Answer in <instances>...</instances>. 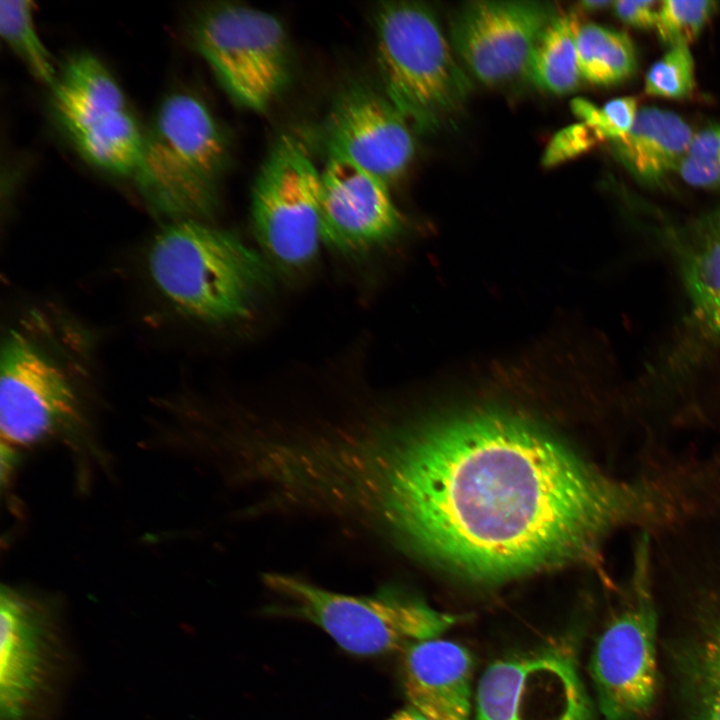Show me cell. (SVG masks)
Instances as JSON below:
<instances>
[{"instance_id": "cell-25", "label": "cell", "mask_w": 720, "mask_h": 720, "mask_svg": "<svg viewBox=\"0 0 720 720\" xmlns=\"http://www.w3.org/2000/svg\"><path fill=\"white\" fill-rule=\"evenodd\" d=\"M677 170L690 185L720 187V126L706 128L693 136Z\"/></svg>"}, {"instance_id": "cell-2", "label": "cell", "mask_w": 720, "mask_h": 720, "mask_svg": "<svg viewBox=\"0 0 720 720\" xmlns=\"http://www.w3.org/2000/svg\"><path fill=\"white\" fill-rule=\"evenodd\" d=\"M659 645L682 720H720V511L656 536Z\"/></svg>"}, {"instance_id": "cell-28", "label": "cell", "mask_w": 720, "mask_h": 720, "mask_svg": "<svg viewBox=\"0 0 720 720\" xmlns=\"http://www.w3.org/2000/svg\"><path fill=\"white\" fill-rule=\"evenodd\" d=\"M658 2L653 0H621L613 3L616 15L625 23L642 29L656 26Z\"/></svg>"}, {"instance_id": "cell-29", "label": "cell", "mask_w": 720, "mask_h": 720, "mask_svg": "<svg viewBox=\"0 0 720 720\" xmlns=\"http://www.w3.org/2000/svg\"><path fill=\"white\" fill-rule=\"evenodd\" d=\"M691 317L703 333L720 338V299L708 308L692 313Z\"/></svg>"}, {"instance_id": "cell-16", "label": "cell", "mask_w": 720, "mask_h": 720, "mask_svg": "<svg viewBox=\"0 0 720 720\" xmlns=\"http://www.w3.org/2000/svg\"><path fill=\"white\" fill-rule=\"evenodd\" d=\"M401 225L388 184L341 157L328 155L321 170L323 241L344 251H359L392 238Z\"/></svg>"}, {"instance_id": "cell-17", "label": "cell", "mask_w": 720, "mask_h": 720, "mask_svg": "<svg viewBox=\"0 0 720 720\" xmlns=\"http://www.w3.org/2000/svg\"><path fill=\"white\" fill-rule=\"evenodd\" d=\"M472 669L471 654L458 643H415L402 660L405 696L428 720H472Z\"/></svg>"}, {"instance_id": "cell-11", "label": "cell", "mask_w": 720, "mask_h": 720, "mask_svg": "<svg viewBox=\"0 0 720 720\" xmlns=\"http://www.w3.org/2000/svg\"><path fill=\"white\" fill-rule=\"evenodd\" d=\"M1 720H42L55 700L67 656L55 609L28 592H0Z\"/></svg>"}, {"instance_id": "cell-13", "label": "cell", "mask_w": 720, "mask_h": 720, "mask_svg": "<svg viewBox=\"0 0 720 720\" xmlns=\"http://www.w3.org/2000/svg\"><path fill=\"white\" fill-rule=\"evenodd\" d=\"M78 399L62 369L19 331L4 339L0 356L1 444L16 451L64 433Z\"/></svg>"}, {"instance_id": "cell-1", "label": "cell", "mask_w": 720, "mask_h": 720, "mask_svg": "<svg viewBox=\"0 0 720 720\" xmlns=\"http://www.w3.org/2000/svg\"><path fill=\"white\" fill-rule=\"evenodd\" d=\"M347 501L410 546L496 581L594 561L615 531L657 532L678 493L663 469L618 478L513 415L465 414L353 444Z\"/></svg>"}, {"instance_id": "cell-30", "label": "cell", "mask_w": 720, "mask_h": 720, "mask_svg": "<svg viewBox=\"0 0 720 720\" xmlns=\"http://www.w3.org/2000/svg\"><path fill=\"white\" fill-rule=\"evenodd\" d=\"M388 720H428L422 713L412 706L406 707L395 713Z\"/></svg>"}, {"instance_id": "cell-24", "label": "cell", "mask_w": 720, "mask_h": 720, "mask_svg": "<svg viewBox=\"0 0 720 720\" xmlns=\"http://www.w3.org/2000/svg\"><path fill=\"white\" fill-rule=\"evenodd\" d=\"M716 8V2H660L656 28L661 40L670 46L688 45L695 40Z\"/></svg>"}, {"instance_id": "cell-31", "label": "cell", "mask_w": 720, "mask_h": 720, "mask_svg": "<svg viewBox=\"0 0 720 720\" xmlns=\"http://www.w3.org/2000/svg\"><path fill=\"white\" fill-rule=\"evenodd\" d=\"M707 239L715 240L720 239V209L712 217V222L709 223Z\"/></svg>"}, {"instance_id": "cell-6", "label": "cell", "mask_w": 720, "mask_h": 720, "mask_svg": "<svg viewBox=\"0 0 720 720\" xmlns=\"http://www.w3.org/2000/svg\"><path fill=\"white\" fill-rule=\"evenodd\" d=\"M621 604L599 636L591 675L606 720H643L659 690V608L652 535L636 531Z\"/></svg>"}, {"instance_id": "cell-20", "label": "cell", "mask_w": 720, "mask_h": 720, "mask_svg": "<svg viewBox=\"0 0 720 720\" xmlns=\"http://www.w3.org/2000/svg\"><path fill=\"white\" fill-rule=\"evenodd\" d=\"M576 48L581 77L593 84H616L635 70V50L625 33L583 24L577 31Z\"/></svg>"}, {"instance_id": "cell-10", "label": "cell", "mask_w": 720, "mask_h": 720, "mask_svg": "<svg viewBox=\"0 0 720 720\" xmlns=\"http://www.w3.org/2000/svg\"><path fill=\"white\" fill-rule=\"evenodd\" d=\"M255 233L267 254L286 268L317 255L322 238L321 170L304 142L282 134L256 177L251 199Z\"/></svg>"}, {"instance_id": "cell-22", "label": "cell", "mask_w": 720, "mask_h": 720, "mask_svg": "<svg viewBox=\"0 0 720 720\" xmlns=\"http://www.w3.org/2000/svg\"><path fill=\"white\" fill-rule=\"evenodd\" d=\"M679 266L691 313L702 311L720 299V239L687 249Z\"/></svg>"}, {"instance_id": "cell-19", "label": "cell", "mask_w": 720, "mask_h": 720, "mask_svg": "<svg viewBox=\"0 0 720 720\" xmlns=\"http://www.w3.org/2000/svg\"><path fill=\"white\" fill-rule=\"evenodd\" d=\"M574 15H557L547 26L530 56L525 74L539 88L554 94L574 91L581 80Z\"/></svg>"}, {"instance_id": "cell-27", "label": "cell", "mask_w": 720, "mask_h": 720, "mask_svg": "<svg viewBox=\"0 0 720 720\" xmlns=\"http://www.w3.org/2000/svg\"><path fill=\"white\" fill-rule=\"evenodd\" d=\"M600 138L586 124L579 123L560 130L550 141L542 162L555 166L589 150Z\"/></svg>"}, {"instance_id": "cell-15", "label": "cell", "mask_w": 720, "mask_h": 720, "mask_svg": "<svg viewBox=\"0 0 720 720\" xmlns=\"http://www.w3.org/2000/svg\"><path fill=\"white\" fill-rule=\"evenodd\" d=\"M411 128L384 92L355 84L335 99L323 134L328 155L341 157L390 184L413 159Z\"/></svg>"}, {"instance_id": "cell-12", "label": "cell", "mask_w": 720, "mask_h": 720, "mask_svg": "<svg viewBox=\"0 0 720 720\" xmlns=\"http://www.w3.org/2000/svg\"><path fill=\"white\" fill-rule=\"evenodd\" d=\"M475 720H594L574 656L543 649L491 663L475 696Z\"/></svg>"}, {"instance_id": "cell-4", "label": "cell", "mask_w": 720, "mask_h": 720, "mask_svg": "<svg viewBox=\"0 0 720 720\" xmlns=\"http://www.w3.org/2000/svg\"><path fill=\"white\" fill-rule=\"evenodd\" d=\"M228 158L222 128L198 97L178 92L159 106L133 174L139 193L170 220H202L216 208Z\"/></svg>"}, {"instance_id": "cell-26", "label": "cell", "mask_w": 720, "mask_h": 720, "mask_svg": "<svg viewBox=\"0 0 720 720\" xmlns=\"http://www.w3.org/2000/svg\"><path fill=\"white\" fill-rule=\"evenodd\" d=\"M574 114L589 126L597 136L613 141L623 138L636 119L637 101L634 97H622L609 101L602 108L576 98L571 103Z\"/></svg>"}, {"instance_id": "cell-14", "label": "cell", "mask_w": 720, "mask_h": 720, "mask_svg": "<svg viewBox=\"0 0 720 720\" xmlns=\"http://www.w3.org/2000/svg\"><path fill=\"white\" fill-rule=\"evenodd\" d=\"M557 15L548 2H469L452 20L451 45L479 81L503 83L526 72L534 47Z\"/></svg>"}, {"instance_id": "cell-23", "label": "cell", "mask_w": 720, "mask_h": 720, "mask_svg": "<svg viewBox=\"0 0 720 720\" xmlns=\"http://www.w3.org/2000/svg\"><path fill=\"white\" fill-rule=\"evenodd\" d=\"M694 61L688 45L671 46L645 77L647 95L681 99L694 89Z\"/></svg>"}, {"instance_id": "cell-7", "label": "cell", "mask_w": 720, "mask_h": 720, "mask_svg": "<svg viewBox=\"0 0 720 720\" xmlns=\"http://www.w3.org/2000/svg\"><path fill=\"white\" fill-rule=\"evenodd\" d=\"M263 582L281 600L273 611L312 622L343 650L358 656L405 651L415 643L439 638L458 621L455 615L394 589L354 596L275 572L264 574Z\"/></svg>"}, {"instance_id": "cell-32", "label": "cell", "mask_w": 720, "mask_h": 720, "mask_svg": "<svg viewBox=\"0 0 720 720\" xmlns=\"http://www.w3.org/2000/svg\"><path fill=\"white\" fill-rule=\"evenodd\" d=\"M611 1H582L580 2L581 8L588 11H595L606 8L609 5H613Z\"/></svg>"}, {"instance_id": "cell-18", "label": "cell", "mask_w": 720, "mask_h": 720, "mask_svg": "<svg viewBox=\"0 0 720 720\" xmlns=\"http://www.w3.org/2000/svg\"><path fill=\"white\" fill-rule=\"evenodd\" d=\"M693 136L677 114L645 107L638 111L630 131L614 141L615 151L633 175L652 183L678 168Z\"/></svg>"}, {"instance_id": "cell-3", "label": "cell", "mask_w": 720, "mask_h": 720, "mask_svg": "<svg viewBox=\"0 0 720 720\" xmlns=\"http://www.w3.org/2000/svg\"><path fill=\"white\" fill-rule=\"evenodd\" d=\"M147 266L171 305L205 322L247 315L268 275L263 259L236 236L193 219L155 236Z\"/></svg>"}, {"instance_id": "cell-5", "label": "cell", "mask_w": 720, "mask_h": 720, "mask_svg": "<svg viewBox=\"0 0 720 720\" xmlns=\"http://www.w3.org/2000/svg\"><path fill=\"white\" fill-rule=\"evenodd\" d=\"M375 32L384 94L416 131L438 129L463 106L472 83L436 14L420 2H383Z\"/></svg>"}, {"instance_id": "cell-8", "label": "cell", "mask_w": 720, "mask_h": 720, "mask_svg": "<svg viewBox=\"0 0 720 720\" xmlns=\"http://www.w3.org/2000/svg\"><path fill=\"white\" fill-rule=\"evenodd\" d=\"M194 47L242 106L264 112L290 79V48L281 21L232 3L201 9L192 19Z\"/></svg>"}, {"instance_id": "cell-21", "label": "cell", "mask_w": 720, "mask_h": 720, "mask_svg": "<svg viewBox=\"0 0 720 720\" xmlns=\"http://www.w3.org/2000/svg\"><path fill=\"white\" fill-rule=\"evenodd\" d=\"M0 32L33 76L51 88L58 72L38 35L33 3L28 0L0 1Z\"/></svg>"}, {"instance_id": "cell-9", "label": "cell", "mask_w": 720, "mask_h": 720, "mask_svg": "<svg viewBox=\"0 0 720 720\" xmlns=\"http://www.w3.org/2000/svg\"><path fill=\"white\" fill-rule=\"evenodd\" d=\"M51 90L56 119L81 155L109 173L133 176L145 131L105 65L89 53L73 55Z\"/></svg>"}]
</instances>
